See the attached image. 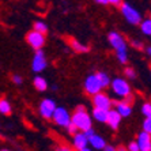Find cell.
<instances>
[{
	"label": "cell",
	"instance_id": "obj_1",
	"mask_svg": "<svg viewBox=\"0 0 151 151\" xmlns=\"http://www.w3.org/2000/svg\"><path fill=\"white\" fill-rule=\"evenodd\" d=\"M71 121L76 125L78 131H82V132L93 127L91 117L88 116V113L86 112V109H84L83 106H78L74 113V116H71Z\"/></svg>",
	"mask_w": 151,
	"mask_h": 151
},
{
	"label": "cell",
	"instance_id": "obj_2",
	"mask_svg": "<svg viewBox=\"0 0 151 151\" xmlns=\"http://www.w3.org/2000/svg\"><path fill=\"white\" fill-rule=\"evenodd\" d=\"M120 8H121V14L124 15V18L129 22L131 25H140L142 15L139 14V11L136 8H134L128 3H123L120 6Z\"/></svg>",
	"mask_w": 151,
	"mask_h": 151
},
{
	"label": "cell",
	"instance_id": "obj_3",
	"mask_svg": "<svg viewBox=\"0 0 151 151\" xmlns=\"http://www.w3.org/2000/svg\"><path fill=\"white\" fill-rule=\"evenodd\" d=\"M112 83V90L114 91V94H117L121 98H132V94H131V87L129 84L127 83L124 79H120V78H116Z\"/></svg>",
	"mask_w": 151,
	"mask_h": 151
},
{
	"label": "cell",
	"instance_id": "obj_4",
	"mask_svg": "<svg viewBox=\"0 0 151 151\" xmlns=\"http://www.w3.org/2000/svg\"><path fill=\"white\" fill-rule=\"evenodd\" d=\"M26 41L33 49H41L45 44V34H42L37 30H32L26 34Z\"/></svg>",
	"mask_w": 151,
	"mask_h": 151
},
{
	"label": "cell",
	"instance_id": "obj_5",
	"mask_svg": "<svg viewBox=\"0 0 151 151\" xmlns=\"http://www.w3.org/2000/svg\"><path fill=\"white\" fill-rule=\"evenodd\" d=\"M52 120L55 121V124H57V125L67 127L68 124L71 123V116H70V113L67 112L65 108H57L56 106V109H55V112H53Z\"/></svg>",
	"mask_w": 151,
	"mask_h": 151
},
{
	"label": "cell",
	"instance_id": "obj_6",
	"mask_svg": "<svg viewBox=\"0 0 151 151\" xmlns=\"http://www.w3.org/2000/svg\"><path fill=\"white\" fill-rule=\"evenodd\" d=\"M93 105L94 108H101V109H108L109 110L113 105V101L105 94V93H97L93 95Z\"/></svg>",
	"mask_w": 151,
	"mask_h": 151
},
{
	"label": "cell",
	"instance_id": "obj_7",
	"mask_svg": "<svg viewBox=\"0 0 151 151\" xmlns=\"http://www.w3.org/2000/svg\"><path fill=\"white\" fill-rule=\"evenodd\" d=\"M45 68H46V59H45V55H44V50L35 49L34 57H33V61H32V70L34 72H41Z\"/></svg>",
	"mask_w": 151,
	"mask_h": 151
},
{
	"label": "cell",
	"instance_id": "obj_8",
	"mask_svg": "<svg viewBox=\"0 0 151 151\" xmlns=\"http://www.w3.org/2000/svg\"><path fill=\"white\" fill-rule=\"evenodd\" d=\"M55 109H56V104H55V101H52V99H49V98L44 99V101L40 104V113H41V116L46 120L52 119Z\"/></svg>",
	"mask_w": 151,
	"mask_h": 151
},
{
	"label": "cell",
	"instance_id": "obj_9",
	"mask_svg": "<svg viewBox=\"0 0 151 151\" xmlns=\"http://www.w3.org/2000/svg\"><path fill=\"white\" fill-rule=\"evenodd\" d=\"M84 90H86V93L90 95H94L97 94V93H99L102 90L101 84H99L98 79H97V76L94 75H90V76H87V79L84 81Z\"/></svg>",
	"mask_w": 151,
	"mask_h": 151
},
{
	"label": "cell",
	"instance_id": "obj_10",
	"mask_svg": "<svg viewBox=\"0 0 151 151\" xmlns=\"http://www.w3.org/2000/svg\"><path fill=\"white\" fill-rule=\"evenodd\" d=\"M108 38H109L110 45L116 50H127V42L121 34H119V33H116V32H112V33H109V37H108Z\"/></svg>",
	"mask_w": 151,
	"mask_h": 151
},
{
	"label": "cell",
	"instance_id": "obj_11",
	"mask_svg": "<svg viewBox=\"0 0 151 151\" xmlns=\"http://www.w3.org/2000/svg\"><path fill=\"white\" fill-rule=\"evenodd\" d=\"M72 143H74L75 150H79V151H88L90 150V148L87 147L88 139L84 134H79V132L74 134V142H72Z\"/></svg>",
	"mask_w": 151,
	"mask_h": 151
},
{
	"label": "cell",
	"instance_id": "obj_12",
	"mask_svg": "<svg viewBox=\"0 0 151 151\" xmlns=\"http://www.w3.org/2000/svg\"><path fill=\"white\" fill-rule=\"evenodd\" d=\"M121 114H120L119 112H117L116 109H112L110 108L109 110H108V119H106V124H109L110 128H113V129H117L120 125V123H121Z\"/></svg>",
	"mask_w": 151,
	"mask_h": 151
},
{
	"label": "cell",
	"instance_id": "obj_13",
	"mask_svg": "<svg viewBox=\"0 0 151 151\" xmlns=\"http://www.w3.org/2000/svg\"><path fill=\"white\" fill-rule=\"evenodd\" d=\"M137 144H139V148L140 151H148L150 150V143H151V135L146 131L140 132L139 136H137Z\"/></svg>",
	"mask_w": 151,
	"mask_h": 151
},
{
	"label": "cell",
	"instance_id": "obj_14",
	"mask_svg": "<svg viewBox=\"0 0 151 151\" xmlns=\"http://www.w3.org/2000/svg\"><path fill=\"white\" fill-rule=\"evenodd\" d=\"M114 109L121 114V117H128L131 116V113H132V108L128 102H124V101H119V102H114Z\"/></svg>",
	"mask_w": 151,
	"mask_h": 151
},
{
	"label": "cell",
	"instance_id": "obj_15",
	"mask_svg": "<svg viewBox=\"0 0 151 151\" xmlns=\"http://www.w3.org/2000/svg\"><path fill=\"white\" fill-rule=\"evenodd\" d=\"M88 144H91V147L94 148V150H104V147L106 146V142L104 140V137L94 134L88 137Z\"/></svg>",
	"mask_w": 151,
	"mask_h": 151
},
{
	"label": "cell",
	"instance_id": "obj_16",
	"mask_svg": "<svg viewBox=\"0 0 151 151\" xmlns=\"http://www.w3.org/2000/svg\"><path fill=\"white\" fill-rule=\"evenodd\" d=\"M70 46L72 48V50L76 53H86L90 50V48H88L87 45H83V44H81L79 41H76V40H74V38L70 40Z\"/></svg>",
	"mask_w": 151,
	"mask_h": 151
},
{
	"label": "cell",
	"instance_id": "obj_17",
	"mask_svg": "<svg viewBox=\"0 0 151 151\" xmlns=\"http://www.w3.org/2000/svg\"><path fill=\"white\" fill-rule=\"evenodd\" d=\"M93 117L99 123H106L108 119V109H101V108H94L93 110Z\"/></svg>",
	"mask_w": 151,
	"mask_h": 151
},
{
	"label": "cell",
	"instance_id": "obj_18",
	"mask_svg": "<svg viewBox=\"0 0 151 151\" xmlns=\"http://www.w3.org/2000/svg\"><path fill=\"white\" fill-rule=\"evenodd\" d=\"M33 84H34L35 90H38V91H45L48 88V82L42 76H35L34 81H33Z\"/></svg>",
	"mask_w": 151,
	"mask_h": 151
},
{
	"label": "cell",
	"instance_id": "obj_19",
	"mask_svg": "<svg viewBox=\"0 0 151 151\" xmlns=\"http://www.w3.org/2000/svg\"><path fill=\"white\" fill-rule=\"evenodd\" d=\"M95 76H97V79H98V82H99L102 88H106L110 84V78L108 76L105 72H97Z\"/></svg>",
	"mask_w": 151,
	"mask_h": 151
},
{
	"label": "cell",
	"instance_id": "obj_20",
	"mask_svg": "<svg viewBox=\"0 0 151 151\" xmlns=\"http://www.w3.org/2000/svg\"><path fill=\"white\" fill-rule=\"evenodd\" d=\"M0 113H1V114H4V116L11 114V105H10V102H8L7 99H4V98L0 99Z\"/></svg>",
	"mask_w": 151,
	"mask_h": 151
},
{
	"label": "cell",
	"instance_id": "obj_21",
	"mask_svg": "<svg viewBox=\"0 0 151 151\" xmlns=\"http://www.w3.org/2000/svg\"><path fill=\"white\" fill-rule=\"evenodd\" d=\"M140 23H142L140 25L142 32H143L146 35H151V18L150 19H146V21H143V22H140Z\"/></svg>",
	"mask_w": 151,
	"mask_h": 151
},
{
	"label": "cell",
	"instance_id": "obj_22",
	"mask_svg": "<svg viewBox=\"0 0 151 151\" xmlns=\"http://www.w3.org/2000/svg\"><path fill=\"white\" fill-rule=\"evenodd\" d=\"M34 30H37V32L42 33V34H46V32H48V26H46L45 22H35L34 23Z\"/></svg>",
	"mask_w": 151,
	"mask_h": 151
},
{
	"label": "cell",
	"instance_id": "obj_23",
	"mask_svg": "<svg viewBox=\"0 0 151 151\" xmlns=\"http://www.w3.org/2000/svg\"><path fill=\"white\" fill-rule=\"evenodd\" d=\"M117 59L121 64H125L128 61V55H127V50H116Z\"/></svg>",
	"mask_w": 151,
	"mask_h": 151
},
{
	"label": "cell",
	"instance_id": "obj_24",
	"mask_svg": "<svg viewBox=\"0 0 151 151\" xmlns=\"http://www.w3.org/2000/svg\"><path fill=\"white\" fill-rule=\"evenodd\" d=\"M124 75H125L128 79H136V72H135L134 68H131V67H127L125 70H124Z\"/></svg>",
	"mask_w": 151,
	"mask_h": 151
},
{
	"label": "cell",
	"instance_id": "obj_25",
	"mask_svg": "<svg viewBox=\"0 0 151 151\" xmlns=\"http://www.w3.org/2000/svg\"><path fill=\"white\" fill-rule=\"evenodd\" d=\"M142 113L146 117H151V104H144L142 106Z\"/></svg>",
	"mask_w": 151,
	"mask_h": 151
},
{
	"label": "cell",
	"instance_id": "obj_26",
	"mask_svg": "<svg viewBox=\"0 0 151 151\" xmlns=\"http://www.w3.org/2000/svg\"><path fill=\"white\" fill-rule=\"evenodd\" d=\"M143 131H146V132H148L151 135V117H146L143 123Z\"/></svg>",
	"mask_w": 151,
	"mask_h": 151
},
{
	"label": "cell",
	"instance_id": "obj_27",
	"mask_svg": "<svg viewBox=\"0 0 151 151\" xmlns=\"http://www.w3.org/2000/svg\"><path fill=\"white\" fill-rule=\"evenodd\" d=\"M11 81L14 82L15 84H18V86H19V84H22V82H23V79H22V76H21V75L14 74V75H12V76H11Z\"/></svg>",
	"mask_w": 151,
	"mask_h": 151
},
{
	"label": "cell",
	"instance_id": "obj_28",
	"mask_svg": "<svg viewBox=\"0 0 151 151\" xmlns=\"http://www.w3.org/2000/svg\"><path fill=\"white\" fill-rule=\"evenodd\" d=\"M65 128H67V131H68V132H70V134H72V135H74V134H76V132H78V128H76V125H75V124L72 123V121H71V123L68 124V125L65 127Z\"/></svg>",
	"mask_w": 151,
	"mask_h": 151
},
{
	"label": "cell",
	"instance_id": "obj_29",
	"mask_svg": "<svg viewBox=\"0 0 151 151\" xmlns=\"http://www.w3.org/2000/svg\"><path fill=\"white\" fill-rule=\"evenodd\" d=\"M131 46H134L135 49H143V44H142V41H137V40H132L131 41Z\"/></svg>",
	"mask_w": 151,
	"mask_h": 151
},
{
	"label": "cell",
	"instance_id": "obj_30",
	"mask_svg": "<svg viewBox=\"0 0 151 151\" xmlns=\"http://www.w3.org/2000/svg\"><path fill=\"white\" fill-rule=\"evenodd\" d=\"M128 150H129V151H140L137 142H131V143L128 144Z\"/></svg>",
	"mask_w": 151,
	"mask_h": 151
},
{
	"label": "cell",
	"instance_id": "obj_31",
	"mask_svg": "<svg viewBox=\"0 0 151 151\" xmlns=\"http://www.w3.org/2000/svg\"><path fill=\"white\" fill-rule=\"evenodd\" d=\"M108 4H112V6L120 7V6L123 4V0H108Z\"/></svg>",
	"mask_w": 151,
	"mask_h": 151
},
{
	"label": "cell",
	"instance_id": "obj_32",
	"mask_svg": "<svg viewBox=\"0 0 151 151\" xmlns=\"http://www.w3.org/2000/svg\"><path fill=\"white\" fill-rule=\"evenodd\" d=\"M83 134L87 136V139L91 136V135H94V129H93V127L91 128H88V129H86V131H83Z\"/></svg>",
	"mask_w": 151,
	"mask_h": 151
},
{
	"label": "cell",
	"instance_id": "obj_33",
	"mask_svg": "<svg viewBox=\"0 0 151 151\" xmlns=\"http://www.w3.org/2000/svg\"><path fill=\"white\" fill-rule=\"evenodd\" d=\"M94 1L98 4H102V6H106V4H108V0H94Z\"/></svg>",
	"mask_w": 151,
	"mask_h": 151
},
{
	"label": "cell",
	"instance_id": "obj_34",
	"mask_svg": "<svg viewBox=\"0 0 151 151\" xmlns=\"http://www.w3.org/2000/svg\"><path fill=\"white\" fill-rule=\"evenodd\" d=\"M104 150H106V151H114L116 148L113 147V146H105V147H104Z\"/></svg>",
	"mask_w": 151,
	"mask_h": 151
},
{
	"label": "cell",
	"instance_id": "obj_35",
	"mask_svg": "<svg viewBox=\"0 0 151 151\" xmlns=\"http://www.w3.org/2000/svg\"><path fill=\"white\" fill-rule=\"evenodd\" d=\"M146 52H147V55H148V56L151 57V46H148L147 49H146Z\"/></svg>",
	"mask_w": 151,
	"mask_h": 151
},
{
	"label": "cell",
	"instance_id": "obj_36",
	"mask_svg": "<svg viewBox=\"0 0 151 151\" xmlns=\"http://www.w3.org/2000/svg\"><path fill=\"white\" fill-rule=\"evenodd\" d=\"M148 151H151V143H150V150H148Z\"/></svg>",
	"mask_w": 151,
	"mask_h": 151
}]
</instances>
